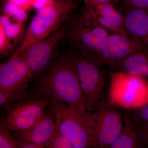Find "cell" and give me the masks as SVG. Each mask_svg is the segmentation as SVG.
<instances>
[{
    "instance_id": "cell-1",
    "label": "cell",
    "mask_w": 148,
    "mask_h": 148,
    "mask_svg": "<svg viewBox=\"0 0 148 148\" xmlns=\"http://www.w3.org/2000/svg\"><path fill=\"white\" fill-rule=\"evenodd\" d=\"M33 83L27 97H44L50 102L90 112L80 84L73 49L57 55Z\"/></svg>"
},
{
    "instance_id": "cell-2",
    "label": "cell",
    "mask_w": 148,
    "mask_h": 148,
    "mask_svg": "<svg viewBox=\"0 0 148 148\" xmlns=\"http://www.w3.org/2000/svg\"><path fill=\"white\" fill-rule=\"evenodd\" d=\"M110 33L86 11L74 14L66 38L73 49L89 60L105 66L106 45Z\"/></svg>"
},
{
    "instance_id": "cell-3",
    "label": "cell",
    "mask_w": 148,
    "mask_h": 148,
    "mask_svg": "<svg viewBox=\"0 0 148 148\" xmlns=\"http://www.w3.org/2000/svg\"><path fill=\"white\" fill-rule=\"evenodd\" d=\"M57 117L58 129L74 148H98L89 121L90 112L58 102H50Z\"/></svg>"
},
{
    "instance_id": "cell-4",
    "label": "cell",
    "mask_w": 148,
    "mask_h": 148,
    "mask_svg": "<svg viewBox=\"0 0 148 148\" xmlns=\"http://www.w3.org/2000/svg\"><path fill=\"white\" fill-rule=\"evenodd\" d=\"M74 0H55L51 5L38 11L16 51H27L31 46L44 40L73 15Z\"/></svg>"
},
{
    "instance_id": "cell-5",
    "label": "cell",
    "mask_w": 148,
    "mask_h": 148,
    "mask_svg": "<svg viewBox=\"0 0 148 148\" xmlns=\"http://www.w3.org/2000/svg\"><path fill=\"white\" fill-rule=\"evenodd\" d=\"M77 73L85 101L90 112L108 98L110 85L101 66L73 49Z\"/></svg>"
},
{
    "instance_id": "cell-6",
    "label": "cell",
    "mask_w": 148,
    "mask_h": 148,
    "mask_svg": "<svg viewBox=\"0 0 148 148\" xmlns=\"http://www.w3.org/2000/svg\"><path fill=\"white\" fill-rule=\"evenodd\" d=\"M110 75L108 98L125 109H135L148 104V81L143 77L115 71Z\"/></svg>"
},
{
    "instance_id": "cell-7",
    "label": "cell",
    "mask_w": 148,
    "mask_h": 148,
    "mask_svg": "<svg viewBox=\"0 0 148 148\" xmlns=\"http://www.w3.org/2000/svg\"><path fill=\"white\" fill-rule=\"evenodd\" d=\"M125 114L121 108L106 98L90 112L89 123L95 134L98 148H109L118 137Z\"/></svg>"
},
{
    "instance_id": "cell-8",
    "label": "cell",
    "mask_w": 148,
    "mask_h": 148,
    "mask_svg": "<svg viewBox=\"0 0 148 148\" xmlns=\"http://www.w3.org/2000/svg\"><path fill=\"white\" fill-rule=\"evenodd\" d=\"M50 103L44 97L27 96L6 108L0 120L14 132L28 130L40 119Z\"/></svg>"
},
{
    "instance_id": "cell-9",
    "label": "cell",
    "mask_w": 148,
    "mask_h": 148,
    "mask_svg": "<svg viewBox=\"0 0 148 148\" xmlns=\"http://www.w3.org/2000/svg\"><path fill=\"white\" fill-rule=\"evenodd\" d=\"M74 14L50 36L31 46L26 52L31 73V82H34L57 56L56 50L61 40L66 38Z\"/></svg>"
},
{
    "instance_id": "cell-10",
    "label": "cell",
    "mask_w": 148,
    "mask_h": 148,
    "mask_svg": "<svg viewBox=\"0 0 148 148\" xmlns=\"http://www.w3.org/2000/svg\"><path fill=\"white\" fill-rule=\"evenodd\" d=\"M31 73L26 52L16 51L0 66V90H29Z\"/></svg>"
},
{
    "instance_id": "cell-11",
    "label": "cell",
    "mask_w": 148,
    "mask_h": 148,
    "mask_svg": "<svg viewBox=\"0 0 148 148\" xmlns=\"http://www.w3.org/2000/svg\"><path fill=\"white\" fill-rule=\"evenodd\" d=\"M145 49H148L145 45L130 34H110L106 45V65L116 71L131 54Z\"/></svg>"
},
{
    "instance_id": "cell-12",
    "label": "cell",
    "mask_w": 148,
    "mask_h": 148,
    "mask_svg": "<svg viewBox=\"0 0 148 148\" xmlns=\"http://www.w3.org/2000/svg\"><path fill=\"white\" fill-rule=\"evenodd\" d=\"M87 11L99 25L109 32L129 34L125 28V16L111 3H87Z\"/></svg>"
},
{
    "instance_id": "cell-13",
    "label": "cell",
    "mask_w": 148,
    "mask_h": 148,
    "mask_svg": "<svg viewBox=\"0 0 148 148\" xmlns=\"http://www.w3.org/2000/svg\"><path fill=\"white\" fill-rule=\"evenodd\" d=\"M57 127L56 114L49 104L40 118L33 127L25 131L13 132L24 140L45 145L53 137Z\"/></svg>"
},
{
    "instance_id": "cell-14",
    "label": "cell",
    "mask_w": 148,
    "mask_h": 148,
    "mask_svg": "<svg viewBox=\"0 0 148 148\" xmlns=\"http://www.w3.org/2000/svg\"><path fill=\"white\" fill-rule=\"evenodd\" d=\"M125 26L130 34L148 48V14L138 9L129 8L125 15Z\"/></svg>"
},
{
    "instance_id": "cell-15",
    "label": "cell",
    "mask_w": 148,
    "mask_h": 148,
    "mask_svg": "<svg viewBox=\"0 0 148 148\" xmlns=\"http://www.w3.org/2000/svg\"><path fill=\"white\" fill-rule=\"evenodd\" d=\"M124 114L123 125L120 133L109 148L144 147L135 123Z\"/></svg>"
},
{
    "instance_id": "cell-16",
    "label": "cell",
    "mask_w": 148,
    "mask_h": 148,
    "mask_svg": "<svg viewBox=\"0 0 148 148\" xmlns=\"http://www.w3.org/2000/svg\"><path fill=\"white\" fill-rule=\"evenodd\" d=\"M116 71L148 78V49L132 53L121 64Z\"/></svg>"
},
{
    "instance_id": "cell-17",
    "label": "cell",
    "mask_w": 148,
    "mask_h": 148,
    "mask_svg": "<svg viewBox=\"0 0 148 148\" xmlns=\"http://www.w3.org/2000/svg\"><path fill=\"white\" fill-rule=\"evenodd\" d=\"M0 23L2 24L8 39L10 51L20 36L23 31V23L14 20L5 14L0 16Z\"/></svg>"
},
{
    "instance_id": "cell-18",
    "label": "cell",
    "mask_w": 148,
    "mask_h": 148,
    "mask_svg": "<svg viewBox=\"0 0 148 148\" xmlns=\"http://www.w3.org/2000/svg\"><path fill=\"white\" fill-rule=\"evenodd\" d=\"M29 90H0L1 112H2L6 108L11 104L27 97L29 93Z\"/></svg>"
},
{
    "instance_id": "cell-19",
    "label": "cell",
    "mask_w": 148,
    "mask_h": 148,
    "mask_svg": "<svg viewBox=\"0 0 148 148\" xmlns=\"http://www.w3.org/2000/svg\"><path fill=\"white\" fill-rule=\"evenodd\" d=\"M0 148H18V137L0 120Z\"/></svg>"
},
{
    "instance_id": "cell-20",
    "label": "cell",
    "mask_w": 148,
    "mask_h": 148,
    "mask_svg": "<svg viewBox=\"0 0 148 148\" xmlns=\"http://www.w3.org/2000/svg\"><path fill=\"white\" fill-rule=\"evenodd\" d=\"M5 15L19 22L24 23L28 17V10L18 6L15 4L8 1L3 7Z\"/></svg>"
},
{
    "instance_id": "cell-21",
    "label": "cell",
    "mask_w": 148,
    "mask_h": 148,
    "mask_svg": "<svg viewBox=\"0 0 148 148\" xmlns=\"http://www.w3.org/2000/svg\"><path fill=\"white\" fill-rule=\"evenodd\" d=\"M45 146L47 148H74L71 143L58 129V125L53 137Z\"/></svg>"
},
{
    "instance_id": "cell-22",
    "label": "cell",
    "mask_w": 148,
    "mask_h": 148,
    "mask_svg": "<svg viewBox=\"0 0 148 148\" xmlns=\"http://www.w3.org/2000/svg\"><path fill=\"white\" fill-rule=\"evenodd\" d=\"M123 109L125 113L132 120L145 122L148 123V104L137 108Z\"/></svg>"
},
{
    "instance_id": "cell-23",
    "label": "cell",
    "mask_w": 148,
    "mask_h": 148,
    "mask_svg": "<svg viewBox=\"0 0 148 148\" xmlns=\"http://www.w3.org/2000/svg\"><path fill=\"white\" fill-rule=\"evenodd\" d=\"M133 121L136 125L143 146L144 147H148V123L145 122Z\"/></svg>"
},
{
    "instance_id": "cell-24",
    "label": "cell",
    "mask_w": 148,
    "mask_h": 148,
    "mask_svg": "<svg viewBox=\"0 0 148 148\" xmlns=\"http://www.w3.org/2000/svg\"><path fill=\"white\" fill-rule=\"evenodd\" d=\"M9 51L7 36L2 24L0 23V53L1 57L5 56Z\"/></svg>"
},
{
    "instance_id": "cell-25",
    "label": "cell",
    "mask_w": 148,
    "mask_h": 148,
    "mask_svg": "<svg viewBox=\"0 0 148 148\" xmlns=\"http://www.w3.org/2000/svg\"><path fill=\"white\" fill-rule=\"evenodd\" d=\"M129 8L138 9L148 14V0H125Z\"/></svg>"
},
{
    "instance_id": "cell-26",
    "label": "cell",
    "mask_w": 148,
    "mask_h": 148,
    "mask_svg": "<svg viewBox=\"0 0 148 148\" xmlns=\"http://www.w3.org/2000/svg\"><path fill=\"white\" fill-rule=\"evenodd\" d=\"M18 148H44L45 146L43 145L36 144L32 142L24 140L18 137Z\"/></svg>"
},
{
    "instance_id": "cell-27",
    "label": "cell",
    "mask_w": 148,
    "mask_h": 148,
    "mask_svg": "<svg viewBox=\"0 0 148 148\" xmlns=\"http://www.w3.org/2000/svg\"><path fill=\"white\" fill-rule=\"evenodd\" d=\"M55 0H33V8L37 11L51 5Z\"/></svg>"
},
{
    "instance_id": "cell-28",
    "label": "cell",
    "mask_w": 148,
    "mask_h": 148,
    "mask_svg": "<svg viewBox=\"0 0 148 148\" xmlns=\"http://www.w3.org/2000/svg\"><path fill=\"white\" fill-rule=\"evenodd\" d=\"M9 1L28 11L33 8V0H9Z\"/></svg>"
},
{
    "instance_id": "cell-29",
    "label": "cell",
    "mask_w": 148,
    "mask_h": 148,
    "mask_svg": "<svg viewBox=\"0 0 148 148\" xmlns=\"http://www.w3.org/2000/svg\"><path fill=\"white\" fill-rule=\"evenodd\" d=\"M115 1L116 0H86V3H112Z\"/></svg>"
}]
</instances>
